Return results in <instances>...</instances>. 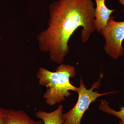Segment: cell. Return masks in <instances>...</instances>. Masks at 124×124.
I'll return each mask as SVG.
<instances>
[{
	"label": "cell",
	"instance_id": "1",
	"mask_svg": "<svg viewBox=\"0 0 124 124\" xmlns=\"http://www.w3.org/2000/svg\"><path fill=\"white\" fill-rule=\"evenodd\" d=\"M95 4L92 0H57L49 6L48 27L37 37L39 48L51 62L62 64L69 50V40L82 27V43L95 31Z\"/></svg>",
	"mask_w": 124,
	"mask_h": 124
},
{
	"label": "cell",
	"instance_id": "2",
	"mask_svg": "<svg viewBox=\"0 0 124 124\" xmlns=\"http://www.w3.org/2000/svg\"><path fill=\"white\" fill-rule=\"evenodd\" d=\"M76 74L75 67L63 63L59 64L55 71L42 67L38 69L36 78L39 84L46 88L43 97L47 105L53 106L61 103L71 95L70 91L77 92L78 88L70 81Z\"/></svg>",
	"mask_w": 124,
	"mask_h": 124
},
{
	"label": "cell",
	"instance_id": "3",
	"mask_svg": "<svg viewBox=\"0 0 124 124\" xmlns=\"http://www.w3.org/2000/svg\"><path fill=\"white\" fill-rule=\"evenodd\" d=\"M100 75V79L93 83L89 89H87L85 86L83 79L81 78L80 86L78 87L77 91L79 95L78 100L73 108L63 114V124H81L84 114L92 103L101 96L116 93V91H112L100 93L97 91H93L94 89L99 88L100 86V82L103 76L101 72Z\"/></svg>",
	"mask_w": 124,
	"mask_h": 124
},
{
	"label": "cell",
	"instance_id": "4",
	"mask_svg": "<svg viewBox=\"0 0 124 124\" xmlns=\"http://www.w3.org/2000/svg\"><path fill=\"white\" fill-rule=\"evenodd\" d=\"M111 16L107 26L100 32L105 43L103 49L106 54L113 59H117L124 54L122 43L124 40V21L116 22Z\"/></svg>",
	"mask_w": 124,
	"mask_h": 124
},
{
	"label": "cell",
	"instance_id": "5",
	"mask_svg": "<svg viewBox=\"0 0 124 124\" xmlns=\"http://www.w3.org/2000/svg\"><path fill=\"white\" fill-rule=\"evenodd\" d=\"M107 0H95V26L96 31L99 33L105 28L108 19L115 9H110L107 7Z\"/></svg>",
	"mask_w": 124,
	"mask_h": 124
},
{
	"label": "cell",
	"instance_id": "6",
	"mask_svg": "<svg viewBox=\"0 0 124 124\" xmlns=\"http://www.w3.org/2000/svg\"><path fill=\"white\" fill-rule=\"evenodd\" d=\"M5 124H43L41 120H35L23 110L5 109Z\"/></svg>",
	"mask_w": 124,
	"mask_h": 124
},
{
	"label": "cell",
	"instance_id": "7",
	"mask_svg": "<svg viewBox=\"0 0 124 124\" xmlns=\"http://www.w3.org/2000/svg\"><path fill=\"white\" fill-rule=\"evenodd\" d=\"M63 107L60 105L56 110L51 112L39 110L36 112L35 115L43 121V124H63Z\"/></svg>",
	"mask_w": 124,
	"mask_h": 124
},
{
	"label": "cell",
	"instance_id": "8",
	"mask_svg": "<svg viewBox=\"0 0 124 124\" xmlns=\"http://www.w3.org/2000/svg\"><path fill=\"white\" fill-rule=\"evenodd\" d=\"M99 108L103 112L115 116L121 120H124V107H121L119 111H116L109 106L106 100H102L99 104Z\"/></svg>",
	"mask_w": 124,
	"mask_h": 124
},
{
	"label": "cell",
	"instance_id": "9",
	"mask_svg": "<svg viewBox=\"0 0 124 124\" xmlns=\"http://www.w3.org/2000/svg\"><path fill=\"white\" fill-rule=\"evenodd\" d=\"M5 109L0 108V124H5Z\"/></svg>",
	"mask_w": 124,
	"mask_h": 124
},
{
	"label": "cell",
	"instance_id": "10",
	"mask_svg": "<svg viewBox=\"0 0 124 124\" xmlns=\"http://www.w3.org/2000/svg\"><path fill=\"white\" fill-rule=\"evenodd\" d=\"M119 3L124 6V0H118Z\"/></svg>",
	"mask_w": 124,
	"mask_h": 124
},
{
	"label": "cell",
	"instance_id": "11",
	"mask_svg": "<svg viewBox=\"0 0 124 124\" xmlns=\"http://www.w3.org/2000/svg\"><path fill=\"white\" fill-rule=\"evenodd\" d=\"M117 124H124V120H121Z\"/></svg>",
	"mask_w": 124,
	"mask_h": 124
},
{
	"label": "cell",
	"instance_id": "12",
	"mask_svg": "<svg viewBox=\"0 0 124 124\" xmlns=\"http://www.w3.org/2000/svg\"></svg>",
	"mask_w": 124,
	"mask_h": 124
}]
</instances>
